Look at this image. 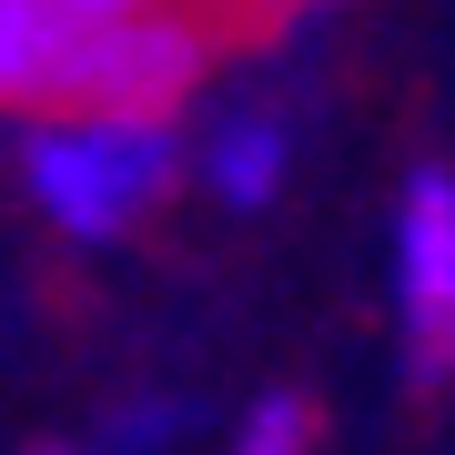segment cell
I'll list each match as a JSON object with an SVG mask.
<instances>
[{"instance_id":"6da1fadb","label":"cell","mask_w":455,"mask_h":455,"mask_svg":"<svg viewBox=\"0 0 455 455\" xmlns=\"http://www.w3.org/2000/svg\"><path fill=\"white\" fill-rule=\"evenodd\" d=\"M172 163L182 152H172L163 122H51V132H31V193H41V212L61 233H92V243L163 203Z\"/></svg>"},{"instance_id":"7a4b0ae2","label":"cell","mask_w":455,"mask_h":455,"mask_svg":"<svg viewBox=\"0 0 455 455\" xmlns=\"http://www.w3.org/2000/svg\"><path fill=\"white\" fill-rule=\"evenodd\" d=\"M395 293H405V355L435 385L455 364V182L415 172L405 182V223H395Z\"/></svg>"},{"instance_id":"3957f363","label":"cell","mask_w":455,"mask_h":455,"mask_svg":"<svg viewBox=\"0 0 455 455\" xmlns=\"http://www.w3.org/2000/svg\"><path fill=\"white\" fill-rule=\"evenodd\" d=\"M82 82H92V20L51 0H0V112L82 122Z\"/></svg>"},{"instance_id":"277c9868","label":"cell","mask_w":455,"mask_h":455,"mask_svg":"<svg viewBox=\"0 0 455 455\" xmlns=\"http://www.w3.org/2000/svg\"><path fill=\"white\" fill-rule=\"evenodd\" d=\"M283 112H263V101H243L223 132H212V152H203V172H212V193L223 203H274V182H283Z\"/></svg>"},{"instance_id":"5b68a950","label":"cell","mask_w":455,"mask_h":455,"mask_svg":"<svg viewBox=\"0 0 455 455\" xmlns=\"http://www.w3.org/2000/svg\"><path fill=\"white\" fill-rule=\"evenodd\" d=\"M51 11L92 20V31H112V20H152V11H233V20H274V0H51Z\"/></svg>"},{"instance_id":"8992f818","label":"cell","mask_w":455,"mask_h":455,"mask_svg":"<svg viewBox=\"0 0 455 455\" xmlns=\"http://www.w3.org/2000/svg\"><path fill=\"white\" fill-rule=\"evenodd\" d=\"M304 405H293V395H263L253 405V425H243V455H304Z\"/></svg>"},{"instance_id":"52a82bcc","label":"cell","mask_w":455,"mask_h":455,"mask_svg":"<svg viewBox=\"0 0 455 455\" xmlns=\"http://www.w3.org/2000/svg\"><path fill=\"white\" fill-rule=\"evenodd\" d=\"M41 455H61V445H41Z\"/></svg>"}]
</instances>
